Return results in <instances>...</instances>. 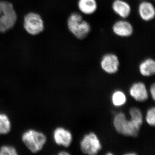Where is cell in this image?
<instances>
[{
  "instance_id": "7c38bea8",
  "label": "cell",
  "mask_w": 155,
  "mask_h": 155,
  "mask_svg": "<svg viewBox=\"0 0 155 155\" xmlns=\"http://www.w3.org/2000/svg\"><path fill=\"white\" fill-rule=\"evenodd\" d=\"M112 8L114 13L122 19L128 18L131 14V6L124 0H114Z\"/></svg>"
},
{
  "instance_id": "30bf717a",
  "label": "cell",
  "mask_w": 155,
  "mask_h": 155,
  "mask_svg": "<svg viewBox=\"0 0 155 155\" xmlns=\"http://www.w3.org/2000/svg\"><path fill=\"white\" fill-rule=\"evenodd\" d=\"M129 94L130 96L138 102H144L149 98L146 86L141 81L133 83L129 89Z\"/></svg>"
},
{
  "instance_id": "7a4b0ae2",
  "label": "cell",
  "mask_w": 155,
  "mask_h": 155,
  "mask_svg": "<svg viewBox=\"0 0 155 155\" xmlns=\"http://www.w3.org/2000/svg\"><path fill=\"white\" fill-rule=\"evenodd\" d=\"M69 31L78 40L86 38L91 31V26L88 22L84 20L79 13L73 12L70 14L67 21Z\"/></svg>"
},
{
  "instance_id": "7402d4cb",
  "label": "cell",
  "mask_w": 155,
  "mask_h": 155,
  "mask_svg": "<svg viewBox=\"0 0 155 155\" xmlns=\"http://www.w3.org/2000/svg\"><path fill=\"white\" fill-rule=\"evenodd\" d=\"M106 155H114V153L111 152H108L106 154Z\"/></svg>"
},
{
  "instance_id": "8992f818",
  "label": "cell",
  "mask_w": 155,
  "mask_h": 155,
  "mask_svg": "<svg viewBox=\"0 0 155 155\" xmlns=\"http://www.w3.org/2000/svg\"><path fill=\"white\" fill-rule=\"evenodd\" d=\"M23 26L25 31L32 35L41 33L45 28L43 20L40 15L33 12L25 15Z\"/></svg>"
},
{
  "instance_id": "44dd1931",
  "label": "cell",
  "mask_w": 155,
  "mask_h": 155,
  "mask_svg": "<svg viewBox=\"0 0 155 155\" xmlns=\"http://www.w3.org/2000/svg\"><path fill=\"white\" fill-rule=\"evenodd\" d=\"M124 155H137V153H126L124 154Z\"/></svg>"
},
{
  "instance_id": "6da1fadb",
  "label": "cell",
  "mask_w": 155,
  "mask_h": 155,
  "mask_svg": "<svg viewBox=\"0 0 155 155\" xmlns=\"http://www.w3.org/2000/svg\"><path fill=\"white\" fill-rule=\"evenodd\" d=\"M130 119H127L123 112H120L114 116L113 124L115 130L119 134L126 137L138 136L143 123L142 111L137 107L130 108L129 111Z\"/></svg>"
},
{
  "instance_id": "9c48e42d",
  "label": "cell",
  "mask_w": 155,
  "mask_h": 155,
  "mask_svg": "<svg viewBox=\"0 0 155 155\" xmlns=\"http://www.w3.org/2000/svg\"><path fill=\"white\" fill-rule=\"evenodd\" d=\"M53 138L56 144L64 147H70L73 140L72 133L63 127H58L53 132Z\"/></svg>"
},
{
  "instance_id": "ac0fdd59",
  "label": "cell",
  "mask_w": 155,
  "mask_h": 155,
  "mask_svg": "<svg viewBox=\"0 0 155 155\" xmlns=\"http://www.w3.org/2000/svg\"><path fill=\"white\" fill-rule=\"evenodd\" d=\"M18 152L14 147L3 145L0 147V155H17Z\"/></svg>"
},
{
  "instance_id": "8fae6325",
  "label": "cell",
  "mask_w": 155,
  "mask_h": 155,
  "mask_svg": "<svg viewBox=\"0 0 155 155\" xmlns=\"http://www.w3.org/2000/svg\"><path fill=\"white\" fill-rule=\"evenodd\" d=\"M138 13L142 20L145 22L151 21L155 18L154 6L147 0L142 1L138 5Z\"/></svg>"
},
{
  "instance_id": "2e32d148",
  "label": "cell",
  "mask_w": 155,
  "mask_h": 155,
  "mask_svg": "<svg viewBox=\"0 0 155 155\" xmlns=\"http://www.w3.org/2000/svg\"><path fill=\"white\" fill-rule=\"evenodd\" d=\"M11 123L8 116L0 113V134H7L11 131Z\"/></svg>"
},
{
  "instance_id": "5bb4252c",
  "label": "cell",
  "mask_w": 155,
  "mask_h": 155,
  "mask_svg": "<svg viewBox=\"0 0 155 155\" xmlns=\"http://www.w3.org/2000/svg\"><path fill=\"white\" fill-rule=\"evenodd\" d=\"M140 72L144 77H150L155 73V61L151 58H147L142 61L139 66Z\"/></svg>"
},
{
  "instance_id": "603a6c76",
  "label": "cell",
  "mask_w": 155,
  "mask_h": 155,
  "mask_svg": "<svg viewBox=\"0 0 155 155\" xmlns=\"http://www.w3.org/2000/svg\"><path fill=\"white\" fill-rule=\"evenodd\" d=\"M140 1H144V0H140Z\"/></svg>"
},
{
  "instance_id": "5b68a950",
  "label": "cell",
  "mask_w": 155,
  "mask_h": 155,
  "mask_svg": "<svg viewBox=\"0 0 155 155\" xmlns=\"http://www.w3.org/2000/svg\"><path fill=\"white\" fill-rule=\"evenodd\" d=\"M81 152L84 154H97L102 149L99 139L95 133L89 132L84 136L80 142Z\"/></svg>"
},
{
  "instance_id": "4fadbf2b",
  "label": "cell",
  "mask_w": 155,
  "mask_h": 155,
  "mask_svg": "<svg viewBox=\"0 0 155 155\" xmlns=\"http://www.w3.org/2000/svg\"><path fill=\"white\" fill-rule=\"evenodd\" d=\"M77 6L82 14L90 15L96 12L98 4L96 0H78Z\"/></svg>"
},
{
  "instance_id": "3957f363",
  "label": "cell",
  "mask_w": 155,
  "mask_h": 155,
  "mask_svg": "<svg viewBox=\"0 0 155 155\" xmlns=\"http://www.w3.org/2000/svg\"><path fill=\"white\" fill-rule=\"evenodd\" d=\"M17 14L11 3L0 1V33L11 30L16 24Z\"/></svg>"
},
{
  "instance_id": "9a60e30c",
  "label": "cell",
  "mask_w": 155,
  "mask_h": 155,
  "mask_svg": "<svg viewBox=\"0 0 155 155\" xmlns=\"http://www.w3.org/2000/svg\"><path fill=\"white\" fill-rule=\"evenodd\" d=\"M112 102L114 106L120 107L124 105L127 101V97L125 93L121 90H116L112 94Z\"/></svg>"
},
{
  "instance_id": "ba28073f",
  "label": "cell",
  "mask_w": 155,
  "mask_h": 155,
  "mask_svg": "<svg viewBox=\"0 0 155 155\" xmlns=\"http://www.w3.org/2000/svg\"><path fill=\"white\" fill-rule=\"evenodd\" d=\"M112 29L115 35L122 38H128L131 36L134 31L133 25L125 19L117 20L114 22Z\"/></svg>"
},
{
  "instance_id": "d6986e66",
  "label": "cell",
  "mask_w": 155,
  "mask_h": 155,
  "mask_svg": "<svg viewBox=\"0 0 155 155\" xmlns=\"http://www.w3.org/2000/svg\"><path fill=\"white\" fill-rule=\"evenodd\" d=\"M150 94L151 96L153 101L155 100V83H153L151 85L150 88Z\"/></svg>"
},
{
  "instance_id": "52a82bcc",
  "label": "cell",
  "mask_w": 155,
  "mask_h": 155,
  "mask_svg": "<svg viewBox=\"0 0 155 155\" xmlns=\"http://www.w3.org/2000/svg\"><path fill=\"white\" fill-rule=\"evenodd\" d=\"M120 62L118 56L114 53H107L103 56L101 67L103 71L109 74H114L119 70Z\"/></svg>"
},
{
  "instance_id": "277c9868",
  "label": "cell",
  "mask_w": 155,
  "mask_h": 155,
  "mask_svg": "<svg viewBox=\"0 0 155 155\" xmlns=\"http://www.w3.org/2000/svg\"><path fill=\"white\" fill-rule=\"evenodd\" d=\"M21 139L25 147L33 153L41 151L47 141V137L45 134L34 129L25 131L22 134Z\"/></svg>"
},
{
  "instance_id": "ffe728a7",
  "label": "cell",
  "mask_w": 155,
  "mask_h": 155,
  "mask_svg": "<svg viewBox=\"0 0 155 155\" xmlns=\"http://www.w3.org/2000/svg\"><path fill=\"white\" fill-rule=\"evenodd\" d=\"M70 154L69 152L66 151H61L58 153V155H69Z\"/></svg>"
},
{
  "instance_id": "e0dca14e",
  "label": "cell",
  "mask_w": 155,
  "mask_h": 155,
  "mask_svg": "<svg viewBox=\"0 0 155 155\" xmlns=\"http://www.w3.org/2000/svg\"><path fill=\"white\" fill-rule=\"evenodd\" d=\"M146 121L150 126L154 127L155 125V108L153 107L149 108L147 112Z\"/></svg>"
}]
</instances>
